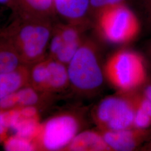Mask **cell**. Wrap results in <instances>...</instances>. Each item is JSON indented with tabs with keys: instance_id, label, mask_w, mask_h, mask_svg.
<instances>
[{
	"instance_id": "cell-1",
	"label": "cell",
	"mask_w": 151,
	"mask_h": 151,
	"mask_svg": "<svg viewBox=\"0 0 151 151\" xmlns=\"http://www.w3.org/2000/svg\"><path fill=\"white\" fill-rule=\"evenodd\" d=\"M15 14V19L0 35L11 41L24 65L30 67L46 57L53 27L48 18Z\"/></svg>"
},
{
	"instance_id": "cell-2",
	"label": "cell",
	"mask_w": 151,
	"mask_h": 151,
	"mask_svg": "<svg viewBox=\"0 0 151 151\" xmlns=\"http://www.w3.org/2000/svg\"><path fill=\"white\" fill-rule=\"evenodd\" d=\"M67 67L70 86L76 91L88 93L103 86L105 72L96 49L90 42L82 43Z\"/></svg>"
},
{
	"instance_id": "cell-3",
	"label": "cell",
	"mask_w": 151,
	"mask_h": 151,
	"mask_svg": "<svg viewBox=\"0 0 151 151\" xmlns=\"http://www.w3.org/2000/svg\"><path fill=\"white\" fill-rule=\"evenodd\" d=\"M104 72L114 87L122 92L134 91L146 80L145 62L140 54L130 50H121L107 61Z\"/></svg>"
},
{
	"instance_id": "cell-4",
	"label": "cell",
	"mask_w": 151,
	"mask_h": 151,
	"mask_svg": "<svg viewBox=\"0 0 151 151\" xmlns=\"http://www.w3.org/2000/svg\"><path fill=\"white\" fill-rule=\"evenodd\" d=\"M80 120L73 114L62 113L41 123L34 139L37 151H63L80 132Z\"/></svg>"
},
{
	"instance_id": "cell-5",
	"label": "cell",
	"mask_w": 151,
	"mask_h": 151,
	"mask_svg": "<svg viewBox=\"0 0 151 151\" xmlns=\"http://www.w3.org/2000/svg\"><path fill=\"white\" fill-rule=\"evenodd\" d=\"M99 27L104 38L114 44L125 43L133 40L140 29L135 14L122 3L101 10Z\"/></svg>"
},
{
	"instance_id": "cell-6",
	"label": "cell",
	"mask_w": 151,
	"mask_h": 151,
	"mask_svg": "<svg viewBox=\"0 0 151 151\" xmlns=\"http://www.w3.org/2000/svg\"><path fill=\"white\" fill-rule=\"evenodd\" d=\"M134 106L132 99L109 96L99 104L95 119L103 130H119L133 128Z\"/></svg>"
},
{
	"instance_id": "cell-7",
	"label": "cell",
	"mask_w": 151,
	"mask_h": 151,
	"mask_svg": "<svg viewBox=\"0 0 151 151\" xmlns=\"http://www.w3.org/2000/svg\"><path fill=\"white\" fill-rule=\"evenodd\" d=\"M39 110L34 107H23L7 111L9 130L14 134L34 140L41 124Z\"/></svg>"
},
{
	"instance_id": "cell-8",
	"label": "cell",
	"mask_w": 151,
	"mask_h": 151,
	"mask_svg": "<svg viewBox=\"0 0 151 151\" xmlns=\"http://www.w3.org/2000/svg\"><path fill=\"white\" fill-rule=\"evenodd\" d=\"M103 138L111 151H133L148 140L151 130L131 128L119 130H103Z\"/></svg>"
},
{
	"instance_id": "cell-9",
	"label": "cell",
	"mask_w": 151,
	"mask_h": 151,
	"mask_svg": "<svg viewBox=\"0 0 151 151\" xmlns=\"http://www.w3.org/2000/svg\"><path fill=\"white\" fill-rule=\"evenodd\" d=\"M47 67L45 92L52 95L70 86L67 65L49 56L45 58Z\"/></svg>"
},
{
	"instance_id": "cell-10",
	"label": "cell",
	"mask_w": 151,
	"mask_h": 151,
	"mask_svg": "<svg viewBox=\"0 0 151 151\" xmlns=\"http://www.w3.org/2000/svg\"><path fill=\"white\" fill-rule=\"evenodd\" d=\"M65 151H111L103 138L101 133L86 130L79 132L70 142Z\"/></svg>"
},
{
	"instance_id": "cell-11",
	"label": "cell",
	"mask_w": 151,
	"mask_h": 151,
	"mask_svg": "<svg viewBox=\"0 0 151 151\" xmlns=\"http://www.w3.org/2000/svg\"><path fill=\"white\" fill-rule=\"evenodd\" d=\"M29 84V67L23 65L16 70L0 74V100Z\"/></svg>"
},
{
	"instance_id": "cell-12",
	"label": "cell",
	"mask_w": 151,
	"mask_h": 151,
	"mask_svg": "<svg viewBox=\"0 0 151 151\" xmlns=\"http://www.w3.org/2000/svg\"><path fill=\"white\" fill-rule=\"evenodd\" d=\"M15 109L34 107L39 110L47 104L49 96L52 95L40 91L28 84L12 93Z\"/></svg>"
},
{
	"instance_id": "cell-13",
	"label": "cell",
	"mask_w": 151,
	"mask_h": 151,
	"mask_svg": "<svg viewBox=\"0 0 151 151\" xmlns=\"http://www.w3.org/2000/svg\"><path fill=\"white\" fill-rule=\"evenodd\" d=\"M15 12L27 16L48 18L54 9V0H15Z\"/></svg>"
},
{
	"instance_id": "cell-14",
	"label": "cell",
	"mask_w": 151,
	"mask_h": 151,
	"mask_svg": "<svg viewBox=\"0 0 151 151\" xmlns=\"http://www.w3.org/2000/svg\"><path fill=\"white\" fill-rule=\"evenodd\" d=\"M24 63L11 41L0 35V74L16 70Z\"/></svg>"
},
{
	"instance_id": "cell-15",
	"label": "cell",
	"mask_w": 151,
	"mask_h": 151,
	"mask_svg": "<svg viewBox=\"0 0 151 151\" xmlns=\"http://www.w3.org/2000/svg\"><path fill=\"white\" fill-rule=\"evenodd\" d=\"M89 5L90 0H54L55 11L72 22L84 16Z\"/></svg>"
},
{
	"instance_id": "cell-16",
	"label": "cell",
	"mask_w": 151,
	"mask_h": 151,
	"mask_svg": "<svg viewBox=\"0 0 151 151\" xmlns=\"http://www.w3.org/2000/svg\"><path fill=\"white\" fill-rule=\"evenodd\" d=\"M3 142L6 151H37L33 140L16 134L7 137Z\"/></svg>"
},
{
	"instance_id": "cell-17",
	"label": "cell",
	"mask_w": 151,
	"mask_h": 151,
	"mask_svg": "<svg viewBox=\"0 0 151 151\" xmlns=\"http://www.w3.org/2000/svg\"><path fill=\"white\" fill-rule=\"evenodd\" d=\"M134 106L133 128L140 129H148L151 126V117L143 111L132 99Z\"/></svg>"
},
{
	"instance_id": "cell-18",
	"label": "cell",
	"mask_w": 151,
	"mask_h": 151,
	"mask_svg": "<svg viewBox=\"0 0 151 151\" xmlns=\"http://www.w3.org/2000/svg\"><path fill=\"white\" fill-rule=\"evenodd\" d=\"M9 130L7 111L0 109V141H4L8 137L7 133Z\"/></svg>"
},
{
	"instance_id": "cell-19",
	"label": "cell",
	"mask_w": 151,
	"mask_h": 151,
	"mask_svg": "<svg viewBox=\"0 0 151 151\" xmlns=\"http://www.w3.org/2000/svg\"><path fill=\"white\" fill-rule=\"evenodd\" d=\"M123 0H90V5L96 8L103 9L110 6L120 4Z\"/></svg>"
},
{
	"instance_id": "cell-20",
	"label": "cell",
	"mask_w": 151,
	"mask_h": 151,
	"mask_svg": "<svg viewBox=\"0 0 151 151\" xmlns=\"http://www.w3.org/2000/svg\"><path fill=\"white\" fill-rule=\"evenodd\" d=\"M143 94L151 101V81L145 87Z\"/></svg>"
},
{
	"instance_id": "cell-21",
	"label": "cell",
	"mask_w": 151,
	"mask_h": 151,
	"mask_svg": "<svg viewBox=\"0 0 151 151\" xmlns=\"http://www.w3.org/2000/svg\"><path fill=\"white\" fill-rule=\"evenodd\" d=\"M0 4L7 6L13 10L15 5V0H0Z\"/></svg>"
},
{
	"instance_id": "cell-22",
	"label": "cell",
	"mask_w": 151,
	"mask_h": 151,
	"mask_svg": "<svg viewBox=\"0 0 151 151\" xmlns=\"http://www.w3.org/2000/svg\"><path fill=\"white\" fill-rule=\"evenodd\" d=\"M145 4L148 17L151 22V0H145Z\"/></svg>"
},
{
	"instance_id": "cell-23",
	"label": "cell",
	"mask_w": 151,
	"mask_h": 151,
	"mask_svg": "<svg viewBox=\"0 0 151 151\" xmlns=\"http://www.w3.org/2000/svg\"><path fill=\"white\" fill-rule=\"evenodd\" d=\"M148 55H149V57L151 58V42L149 44L148 47H147V50Z\"/></svg>"
}]
</instances>
